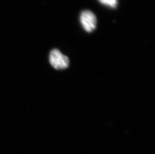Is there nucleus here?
<instances>
[{
  "instance_id": "1",
  "label": "nucleus",
  "mask_w": 155,
  "mask_h": 154,
  "mask_svg": "<svg viewBox=\"0 0 155 154\" xmlns=\"http://www.w3.org/2000/svg\"><path fill=\"white\" fill-rule=\"evenodd\" d=\"M49 59L52 66L57 70L64 69L69 66V59L63 55L58 50H52L49 55Z\"/></svg>"
},
{
  "instance_id": "2",
  "label": "nucleus",
  "mask_w": 155,
  "mask_h": 154,
  "mask_svg": "<svg viewBox=\"0 0 155 154\" xmlns=\"http://www.w3.org/2000/svg\"><path fill=\"white\" fill-rule=\"evenodd\" d=\"M80 21L84 29L88 33L94 31L97 26V17L91 11H84L80 16Z\"/></svg>"
},
{
  "instance_id": "3",
  "label": "nucleus",
  "mask_w": 155,
  "mask_h": 154,
  "mask_svg": "<svg viewBox=\"0 0 155 154\" xmlns=\"http://www.w3.org/2000/svg\"><path fill=\"white\" fill-rule=\"evenodd\" d=\"M103 4L111 8H115L117 6V0H99Z\"/></svg>"
}]
</instances>
